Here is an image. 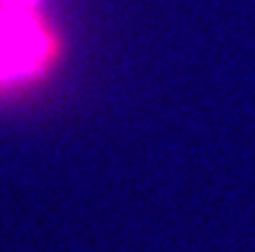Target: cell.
<instances>
[{"label": "cell", "instance_id": "obj_1", "mask_svg": "<svg viewBox=\"0 0 255 252\" xmlns=\"http://www.w3.org/2000/svg\"><path fill=\"white\" fill-rule=\"evenodd\" d=\"M52 54V28L39 16V0H0V85L34 78Z\"/></svg>", "mask_w": 255, "mask_h": 252}]
</instances>
